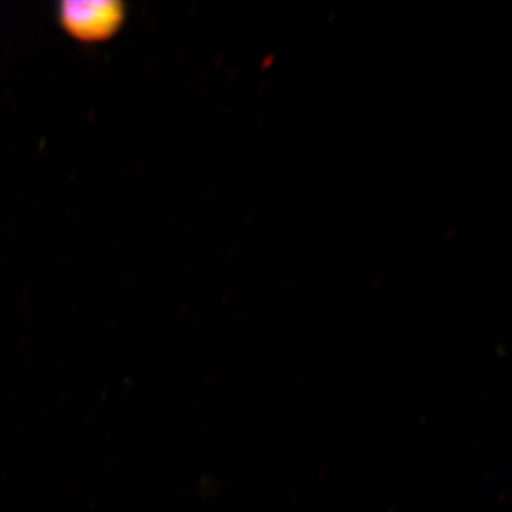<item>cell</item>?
<instances>
[{
	"label": "cell",
	"mask_w": 512,
	"mask_h": 512,
	"mask_svg": "<svg viewBox=\"0 0 512 512\" xmlns=\"http://www.w3.org/2000/svg\"><path fill=\"white\" fill-rule=\"evenodd\" d=\"M128 18L121 0H64L56 5V22L74 42L101 45L119 35Z\"/></svg>",
	"instance_id": "cell-1"
}]
</instances>
